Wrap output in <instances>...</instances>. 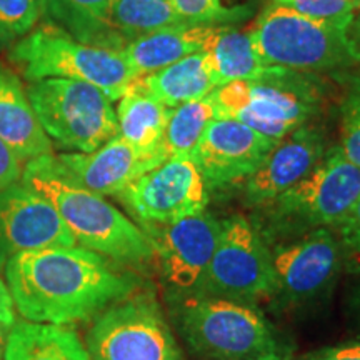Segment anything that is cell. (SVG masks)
<instances>
[{"label": "cell", "instance_id": "obj_1", "mask_svg": "<svg viewBox=\"0 0 360 360\" xmlns=\"http://www.w3.org/2000/svg\"><path fill=\"white\" fill-rule=\"evenodd\" d=\"M115 265L80 245L49 247L17 254L4 278L27 322L70 326L94 321L141 287L135 274Z\"/></svg>", "mask_w": 360, "mask_h": 360}, {"label": "cell", "instance_id": "obj_2", "mask_svg": "<svg viewBox=\"0 0 360 360\" xmlns=\"http://www.w3.org/2000/svg\"><path fill=\"white\" fill-rule=\"evenodd\" d=\"M170 321L191 352L210 360H292L295 344L254 305L167 292Z\"/></svg>", "mask_w": 360, "mask_h": 360}, {"label": "cell", "instance_id": "obj_3", "mask_svg": "<svg viewBox=\"0 0 360 360\" xmlns=\"http://www.w3.org/2000/svg\"><path fill=\"white\" fill-rule=\"evenodd\" d=\"M52 155L27 162L20 182L51 202L77 245L119 265L152 262L154 249L146 232L103 195L62 174Z\"/></svg>", "mask_w": 360, "mask_h": 360}, {"label": "cell", "instance_id": "obj_4", "mask_svg": "<svg viewBox=\"0 0 360 360\" xmlns=\"http://www.w3.org/2000/svg\"><path fill=\"white\" fill-rule=\"evenodd\" d=\"M360 199V169L340 147L326 152L319 164L252 220L267 245L290 240L317 229H335Z\"/></svg>", "mask_w": 360, "mask_h": 360}, {"label": "cell", "instance_id": "obj_5", "mask_svg": "<svg viewBox=\"0 0 360 360\" xmlns=\"http://www.w3.org/2000/svg\"><path fill=\"white\" fill-rule=\"evenodd\" d=\"M354 20L312 19L269 0L247 32L264 64L327 72L360 64V45L350 35Z\"/></svg>", "mask_w": 360, "mask_h": 360}, {"label": "cell", "instance_id": "obj_6", "mask_svg": "<svg viewBox=\"0 0 360 360\" xmlns=\"http://www.w3.org/2000/svg\"><path fill=\"white\" fill-rule=\"evenodd\" d=\"M11 60L30 82L84 80L102 89L114 102L135 79L122 52L82 42L64 27L49 20L40 22L12 45Z\"/></svg>", "mask_w": 360, "mask_h": 360}, {"label": "cell", "instance_id": "obj_7", "mask_svg": "<svg viewBox=\"0 0 360 360\" xmlns=\"http://www.w3.org/2000/svg\"><path fill=\"white\" fill-rule=\"evenodd\" d=\"M212 98L219 117L238 120L276 142L307 124L321 107L319 90L302 72L282 67L262 79L220 85Z\"/></svg>", "mask_w": 360, "mask_h": 360}, {"label": "cell", "instance_id": "obj_8", "mask_svg": "<svg viewBox=\"0 0 360 360\" xmlns=\"http://www.w3.org/2000/svg\"><path fill=\"white\" fill-rule=\"evenodd\" d=\"M25 90L53 146L70 152H94L119 135L114 101L96 85L44 79L30 82Z\"/></svg>", "mask_w": 360, "mask_h": 360}, {"label": "cell", "instance_id": "obj_9", "mask_svg": "<svg viewBox=\"0 0 360 360\" xmlns=\"http://www.w3.org/2000/svg\"><path fill=\"white\" fill-rule=\"evenodd\" d=\"M92 360H184L154 289L139 287L94 319L87 335Z\"/></svg>", "mask_w": 360, "mask_h": 360}, {"label": "cell", "instance_id": "obj_10", "mask_svg": "<svg viewBox=\"0 0 360 360\" xmlns=\"http://www.w3.org/2000/svg\"><path fill=\"white\" fill-rule=\"evenodd\" d=\"M276 310H297L321 302L334 289L344 267V252L334 229H317L270 245Z\"/></svg>", "mask_w": 360, "mask_h": 360}, {"label": "cell", "instance_id": "obj_11", "mask_svg": "<svg viewBox=\"0 0 360 360\" xmlns=\"http://www.w3.org/2000/svg\"><path fill=\"white\" fill-rule=\"evenodd\" d=\"M270 247L254 222L244 215L222 220V233L199 289L257 307L272 295Z\"/></svg>", "mask_w": 360, "mask_h": 360}, {"label": "cell", "instance_id": "obj_12", "mask_svg": "<svg viewBox=\"0 0 360 360\" xmlns=\"http://www.w3.org/2000/svg\"><path fill=\"white\" fill-rule=\"evenodd\" d=\"M117 197L139 227L175 222L209 205V188L191 157H174L147 170Z\"/></svg>", "mask_w": 360, "mask_h": 360}, {"label": "cell", "instance_id": "obj_13", "mask_svg": "<svg viewBox=\"0 0 360 360\" xmlns=\"http://www.w3.org/2000/svg\"><path fill=\"white\" fill-rule=\"evenodd\" d=\"M154 249L167 292H195L222 233V220L207 210L175 222L141 227Z\"/></svg>", "mask_w": 360, "mask_h": 360}, {"label": "cell", "instance_id": "obj_14", "mask_svg": "<svg viewBox=\"0 0 360 360\" xmlns=\"http://www.w3.org/2000/svg\"><path fill=\"white\" fill-rule=\"evenodd\" d=\"M276 143L238 120L217 117L188 157L210 191L245 182Z\"/></svg>", "mask_w": 360, "mask_h": 360}, {"label": "cell", "instance_id": "obj_15", "mask_svg": "<svg viewBox=\"0 0 360 360\" xmlns=\"http://www.w3.org/2000/svg\"><path fill=\"white\" fill-rule=\"evenodd\" d=\"M77 245L51 202L17 182L0 192V274L17 254Z\"/></svg>", "mask_w": 360, "mask_h": 360}, {"label": "cell", "instance_id": "obj_16", "mask_svg": "<svg viewBox=\"0 0 360 360\" xmlns=\"http://www.w3.org/2000/svg\"><path fill=\"white\" fill-rule=\"evenodd\" d=\"M326 135L302 125L274 146L259 169L244 182L245 202L264 207L304 179L326 155Z\"/></svg>", "mask_w": 360, "mask_h": 360}, {"label": "cell", "instance_id": "obj_17", "mask_svg": "<svg viewBox=\"0 0 360 360\" xmlns=\"http://www.w3.org/2000/svg\"><path fill=\"white\" fill-rule=\"evenodd\" d=\"M53 164L75 184L98 195H119L150 164L135 148L115 135L94 152H64L52 155Z\"/></svg>", "mask_w": 360, "mask_h": 360}, {"label": "cell", "instance_id": "obj_18", "mask_svg": "<svg viewBox=\"0 0 360 360\" xmlns=\"http://www.w3.org/2000/svg\"><path fill=\"white\" fill-rule=\"evenodd\" d=\"M0 141L22 162L53 154L20 79L0 67Z\"/></svg>", "mask_w": 360, "mask_h": 360}, {"label": "cell", "instance_id": "obj_19", "mask_svg": "<svg viewBox=\"0 0 360 360\" xmlns=\"http://www.w3.org/2000/svg\"><path fill=\"white\" fill-rule=\"evenodd\" d=\"M129 87L141 90L174 109L182 103L212 96L219 84L210 69L207 53L197 52L159 70L139 75Z\"/></svg>", "mask_w": 360, "mask_h": 360}, {"label": "cell", "instance_id": "obj_20", "mask_svg": "<svg viewBox=\"0 0 360 360\" xmlns=\"http://www.w3.org/2000/svg\"><path fill=\"white\" fill-rule=\"evenodd\" d=\"M170 110V107L134 87L125 90L115 109L119 135L150 164L152 169L165 162L162 142Z\"/></svg>", "mask_w": 360, "mask_h": 360}, {"label": "cell", "instance_id": "obj_21", "mask_svg": "<svg viewBox=\"0 0 360 360\" xmlns=\"http://www.w3.org/2000/svg\"><path fill=\"white\" fill-rule=\"evenodd\" d=\"M212 25L184 24L141 35L124 45L122 56L135 77L204 51Z\"/></svg>", "mask_w": 360, "mask_h": 360}, {"label": "cell", "instance_id": "obj_22", "mask_svg": "<svg viewBox=\"0 0 360 360\" xmlns=\"http://www.w3.org/2000/svg\"><path fill=\"white\" fill-rule=\"evenodd\" d=\"M219 87L236 80H255L274 74L281 67L264 64L255 52L247 30L233 25H212L207 35L204 51Z\"/></svg>", "mask_w": 360, "mask_h": 360}, {"label": "cell", "instance_id": "obj_23", "mask_svg": "<svg viewBox=\"0 0 360 360\" xmlns=\"http://www.w3.org/2000/svg\"><path fill=\"white\" fill-rule=\"evenodd\" d=\"M4 360H92L69 326L20 322L8 332Z\"/></svg>", "mask_w": 360, "mask_h": 360}, {"label": "cell", "instance_id": "obj_24", "mask_svg": "<svg viewBox=\"0 0 360 360\" xmlns=\"http://www.w3.org/2000/svg\"><path fill=\"white\" fill-rule=\"evenodd\" d=\"M184 24L174 0H114L105 24L109 49L122 51L141 35Z\"/></svg>", "mask_w": 360, "mask_h": 360}, {"label": "cell", "instance_id": "obj_25", "mask_svg": "<svg viewBox=\"0 0 360 360\" xmlns=\"http://www.w3.org/2000/svg\"><path fill=\"white\" fill-rule=\"evenodd\" d=\"M217 117L212 96L174 107L170 110L164 142H162L164 159L169 160L174 157L191 155L207 125Z\"/></svg>", "mask_w": 360, "mask_h": 360}, {"label": "cell", "instance_id": "obj_26", "mask_svg": "<svg viewBox=\"0 0 360 360\" xmlns=\"http://www.w3.org/2000/svg\"><path fill=\"white\" fill-rule=\"evenodd\" d=\"M114 0H56L49 22L64 25L67 32L82 42L109 49L107 17Z\"/></svg>", "mask_w": 360, "mask_h": 360}, {"label": "cell", "instance_id": "obj_27", "mask_svg": "<svg viewBox=\"0 0 360 360\" xmlns=\"http://www.w3.org/2000/svg\"><path fill=\"white\" fill-rule=\"evenodd\" d=\"M262 0H174L188 24L236 25L250 19Z\"/></svg>", "mask_w": 360, "mask_h": 360}, {"label": "cell", "instance_id": "obj_28", "mask_svg": "<svg viewBox=\"0 0 360 360\" xmlns=\"http://www.w3.org/2000/svg\"><path fill=\"white\" fill-rule=\"evenodd\" d=\"M35 0H0V45H13L39 24Z\"/></svg>", "mask_w": 360, "mask_h": 360}, {"label": "cell", "instance_id": "obj_29", "mask_svg": "<svg viewBox=\"0 0 360 360\" xmlns=\"http://www.w3.org/2000/svg\"><path fill=\"white\" fill-rule=\"evenodd\" d=\"M276 6L322 20H354L355 0H270Z\"/></svg>", "mask_w": 360, "mask_h": 360}, {"label": "cell", "instance_id": "obj_30", "mask_svg": "<svg viewBox=\"0 0 360 360\" xmlns=\"http://www.w3.org/2000/svg\"><path fill=\"white\" fill-rule=\"evenodd\" d=\"M340 150L345 159L360 169V98H352L345 105Z\"/></svg>", "mask_w": 360, "mask_h": 360}, {"label": "cell", "instance_id": "obj_31", "mask_svg": "<svg viewBox=\"0 0 360 360\" xmlns=\"http://www.w3.org/2000/svg\"><path fill=\"white\" fill-rule=\"evenodd\" d=\"M337 238H339L344 260L357 265L360 269V199L352 207V210L340 220L335 227Z\"/></svg>", "mask_w": 360, "mask_h": 360}, {"label": "cell", "instance_id": "obj_32", "mask_svg": "<svg viewBox=\"0 0 360 360\" xmlns=\"http://www.w3.org/2000/svg\"><path fill=\"white\" fill-rule=\"evenodd\" d=\"M22 172V160L0 141V192L20 182Z\"/></svg>", "mask_w": 360, "mask_h": 360}, {"label": "cell", "instance_id": "obj_33", "mask_svg": "<svg viewBox=\"0 0 360 360\" xmlns=\"http://www.w3.org/2000/svg\"><path fill=\"white\" fill-rule=\"evenodd\" d=\"M299 360H360V342L315 350Z\"/></svg>", "mask_w": 360, "mask_h": 360}, {"label": "cell", "instance_id": "obj_34", "mask_svg": "<svg viewBox=\"0 0 360 360\" xmlns=\"http://www.w3.org/2000/svg\"><path fill=\"white\" fill-rule=\"evenodd\" d=\"M15 307H13V300H12V294L8 290V285L6 282V278L2 277L0 274V323L12 328L15 326Z\"/></svg>", "mask_w": 360, "mask_h": 360}, {"label": "cell", "instance_id": "obj_35", "mask_svg": "<svg viewBox=\"0 0 360 360\" xmlns=\"http://www.w3.org/2000/svg\"><path fill=\"white\" fill-rule=\"evenodd\" d=\"M347 307L352 315V321L360 326V269L357 270V278H355L352 289L349 292V302Z\"/></svg>", "mask_w": 360, "mask_h": 360}, {"label": "cell", "instance_id": "obj_36", "mask_svg": "<svg viewBox=\"0 0 360 360\" xmlns=\"http://www.w3.org/2000/svg\"><path fill=\"white\" fill-rule=\"evenodd\" d=\"M39 7V13H40V20H49V13L52 11V6L56 0H35Z\"/></svg>", "mask_w": 360, "mask_h": 360}, {"label": "cell", "instance_id": "obj_37", "mask_svg": "<svg viewBox=\"0 0 360 360\" xmlns=\"http://www.w3.org/2000/svg\"><path fill=\"white\" fill-rule=\"evenodd\" d=\"M8 332H11V328L4 326V323H0V360H4V352H6Z\"/></svg>", "mask_w": 360, "mask_h": 360}, {"label": "cell", "instance_id": "obj_38", "mask_svg": "<svg viewBox=\"0 0 360 360\" xmlns=\"http://www.w3.org/2000/svg\"><path fill=\"white\" fill-rule=\"evenodd\" d=\"M359 12H360V11H359ZM355 29H357V35H359V39H360V13H359L357 20H355Z\"/></svg>", "mask_w": 360, "mask_h": 360}, {"label": "cell", "instance_id": "obj_39", "mask_svg": "<svg viewBox=\"0 0 360 360\" xmlns=\"http://www.w3.org/2000/svg\"><path fill=\"white\" fill-rule=\"evenodd\" d=\"M355 6H357V12L360 11V0H355Z\"/></svg>", "mask_w": 360, "mask_h": 360}]
</instances>
